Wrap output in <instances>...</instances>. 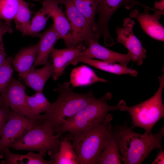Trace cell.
<instances>
[{
  "mask_svg": "<svg viewBox=\"0 0 164 164\" xmlns=\"http://www.w3.org/2000/svg\"><path fill=\"white\" fill-rule=\"evenodd\" d=\"M50 58L47 63L40 68L30 69L22 79L25 84L36 92H43L48 79L52 76L53 68Z\"/></svg>",
  "mask_w": 164,
  "mask_h": 164,
  "instance_id": "17",
  "label": "cell"
},
{
  "mask_svg": "<svg viewBox=\"0 0 164 164\" xmlns=\"http://www.w3.org/2000/svg\"><path fill=\"white\" fill-rule=\"evenodd\" d=\"M159 77V87L151 97L132 107L125 106L119 109L128 112L132 120V129L138 127L144 129V133L149 134L155 124L164 116L162 92L164 86V73Z\"/></svg>",
  "mask_w": 164,
  "mask_h": 164,
  "instance_id": "6",
  "label": "cell"
},
{
  "mask_svg": "<svg viewBox=\"0 0 164 164\" xmlns=\"http://www.w3.org/2000/svg\"><path fill=\"white\" fill-rule=\"evenodd\" d=\"M70 84V81L58 84L54 90L58 92V97L42 114L41 122L48 125L54 131L85 107L95 97L91 91L84 94L74 92Z\"/></svg>",
  "mask_w": 164,
  "mask_h": 164,
  "instance_id": "3",
  "label": "cell"
},
{
  "mask_svg": "<svg viewBox=\"0 0 164 164\" xmlns=\"http://www.w3.org/2000/svg\"><path fill=\"white\" fill-rule=\"evenodd\" d=\"M61 4L66 9V13L70 21L71 37L74 47L88 42L94 39V32L86 18L71 0H62Z\"/></svg>",
  "mask_w": 164,
  "mask_h": 164,
  "instance_id": "8",
  "label": "cell"
},
{
  "mask_svg": "<svg viewBox=\"0 0 164 164\" xmlns=\"http://www.w3.org/2000/svg\"><path fill=\"white\" fill-rule=\"evenodd\" d=\"M11 111L10 107L5 103L0 107V137L5 124L9 119Z\"/></svg>",
  "mask_w": 164,
  "mask_h": 164,
  "instance_id": "30",
  "label": "cell"
},
{
  "mask_svg": "<svg viewBox=\"0 0 164 164\" xmlns=\"http://www.w3.org/2000/svg\"><path fill=\"white\" fill-rule=\"evenodd\" d=\"M38 49V43L22 48L12 59V64L20 79L32 68L36 60Z\"/></svg>",
  "mask_w": 164,
  "mask_h": 164,
  "instance_id": "18",
  "label": "cell"
},
{
  "mask_svg": "<svg viewBox=\"0 0 164 164\" xmlns=\"http://www.w3.org/2000/svg\"><path fill=\"white\" fill-rule=\"evenodd\" d=\"M4 153L5 158L1 162L2 164H54L52 160L46 161L41 154L32 151L25 155L18 154L12 152L7 147Z\"/></svg>",
  "mask_w": 164,
  "mask_h": 164,
  "instance_id": "20",
  "label": "cell"
},
{
  "mask_svg": "<svg viewBox=\"0 0 164 164\" xmlns=\"http://www.w3.org/2000/svg\"><path fill=\"white\" fill-rule=\"evenodd\" d=\"M88 46L79 54L78 56L98 59L109 63H118L126 66L130 61H133V56L129 52L122 54L113 51L101 46L98 41L94 38L89 42Z\"/></svg>",
  "mask_w": 164,
  "mask_h": 164,
  "instance_id": "12",
  "label": "cell"
},
{
  "mask_svg": "<svg viewBox=\"0 0 164 164\" xmlns=\"http://www.w3.org/2000/svg\"><path fill=\"white\" fill-rule=\"evenodd\" d=\"M31 14L28 3L24 0H20L19 7L14 20L16 29L22 33V36L29 26Z\"/></svg>",
  "mask_w": 164,
  "mask_h": 164,
  "instance_id": "25",
  "label": "cell"
},
{
  "mask_svg": "<svg viewBox=\"0 0 164 164\" xmlns=\"http://www.w3.org/2000/svg\"><path fill=\"white\" fill-rule=\"evenodd\" d=\"M49 18V16L41 7L36 13L31 21L28 29L23 36H36L44 28Z\"/></svg>",
  "mask_w": 164,
  "mask_h": 164,
  "instance_id": "27",
  "label": "cell"
},
{
  "mask_svg": "<svg viewBox=\"0 0 164 164\" xmlns=\"http://www.w3.org/2000/svg\"><path fill=\"white\" fill-rule=\"evenodd\" d=\"M122 162L116 135L113 131L107 145L97 162L98 164H120Z\"/></svg>",
  "mask_w": 164,
  "mask_h": 164,
  "instance_id": "23",
  "label": "cell"
},
{
  "mask_svg": "<svg viewBox=\"0 0 164 164\" xmlns=\"http://www.w3.org/2000/svg\"><path fill=\"white\" fill-rule=\"evenodd\" d=\"M38 122H40L30 119L11 109L9 117L0 137V159L4 156V150L6 147Z\"/></svg>",
  "mask_w": 164,
  "mask_h": 164,
  "instance_id": "9",
  "label": "cell"
},
{
  "mask_svg": "<svg viewBox=\"0 0 164 164\" xmlns=\"http://www.w3.org/2000/svg\"><path fill=\"white\" fill-rule=\"evenodd\" d=\"M159 149L156 157L152 162V164H164V151L162 147Z\"/></svg>",
  "mask_w": 164,
  "mask_h": 164,
  "instance_id": "31",
  "label": "cell"
},
{
  "mask_svg": "<svg viewBox=\"0 0 164 164\" xmlns=\"http://www.w3.org/2000/svg\"><path fill=\"white\" fill-rule=\"evenodd\" d=\"M20 0H0V19L9 26L18 10Z\"/></svg>",
  "mask_w": 164,
  "mask_h": 164,
  "instance_id": "26",
  "label": "cell"
},
{
  "mask_svg": "<svg viewBox=\"0 0 164 164\" xmlns=\"http://www.w3.org/2000/svg\"><path fill=\"white\" fill-rule=\"evenodd\" d=\"M55 133L48 125L38 122L8 147L17 151H37L43 156L47 153L50 156L58 150L61 142V135Z\"/></svg>",
  "mask_w": 164,
  "mask_h": 164,
  "instance_id": "5",
  "label": "cell"
},
{
  "mask_svg": "<svg viewBox=\"0 0 164 164\" xmlns=\"http://www.w3.org/2000/svg\"><path fill=\"white\" fill-rule=\"evenodd\" d=\"M88 20L94 32L95 30L96 12L100 0H71Z\"/></svg>",
  "mask_w": 164,
  "mask_h": 164,
  "instance_id": "24",
  "label": "cell"
},
{
  "mask_svg": "<svg viewBox=\"0 0 164 164\" xmlns=\"http://www.w3.org/2000/svg\"><path fill=\"white\" fill-rule=\"evenodd\" d=\"M111 98L109 92L99 98L95 97L85 107L80 110L63 125L55 130L60 135L66 132L75 136L103 121L111 111L119 109L126 105L123 100L115 105L109 104L108 101Z\"/></svg>",
  "mask_w": 164,
  "mask_h": 164,
  "instance_id": "4",
  "label": "cell"
},
{
  "mask_svg": "<svg viewBox=\"0 0 164 164\" xmlns=\"http://www.w3.org/2000/svg\"><path fill=\"white\" fill-rule=\"evenodd\" d=\"M25 86L13 78L5 91L0 94L4 102L12 110L30 119L41 122L42 115L35 113L29 106Z\"/></svg>",
  "mask_w": 164,
  "mask_h": 164,
  "instance_id": "7",
  "label": "cell"
},
{
  "mask_svg": "<svg viewBox=\"0 0 164 164\" xmlns=\"http://www.w3.org/2000/svg\"><path fill=\"white\" fill-rule=\"evenodd\" d=\"M27 100L30 109L37 114L45 112L48 109L51 104L43 92H36L34 95L31 96L27 95Z\"/></svg>",
  "mask_w": 164,
  "mask_h": 164,
  "instance_id": "28",
  "label": "cell"
},
{
  "mask_svg": "<svg viewBox=\"0 0 164 164\" xmlns=\"http://www.w3.org/2000/svg\"><path fill=\"white\" fill-rule=\"evenodd\" d=\"M114 132L122 161L125 164H141L153 150L162 147L164 126L155 134L136 133L126 125L119 126Z\"/></svg>",
  "mask_w": 164,
  "mask_h": 164,
  "instance_id": "1",
  "label": "cell"
},
{
  "mask_svg": "<svg viewBox=\"0 0 164 164\" xmlns=\"http://www.w3.org/2000/svg\"><path fill=\"white\" fill-rule=\"evenodd\" d=\"M136 5L148 7L137 0H100L96 12L98 16L97 26L101 29L107 28L111 18L119 7L124 5L126 9H130Z\"/></svg>",
  "mask_w": 164,
  "mask_h": 164,
  "instance_id": "14",
  "label": "cell"
},
{
  "mask_svg": "<svg viewBox=\"0 0 164 164\" xmlns=\"http://www.w3.org/2000/svg\"><path fill=\"white\" fill-rule=\"evenodd\" d=\"M84 44L73 48L59 49L53 48L51 53L53 61V72L52 75L54 80H57L63 73L68 65L79 54L86 48Z\"/></svg>",
  "mask_w": 164,
  "mask_h": 164,
  "instance_id": "15",
  "label": "cell"
},
{
  "mask_svg": "<svg viewBox=\"0 0 164 164\" xmlns=\"http://www.w3.org/2000/svg\"><path fill=\"white\" fill-rule=\"evenodd\" d=\"M164 0H161L159 2L156 1L154 4L155 8L159 10L164 11Z\"/></svg>",
  "mask_w": 164,
  "mask_h": 164,
  "instance_id": "33",
  "label": "cell"
},
{
  "mask_svg": "<svg viewBox=\"0 0 164 164\" xmlns=\"http://www.w3.org/2000/svg\"><path fill=\"white\" fill-rule=\"evenodd\" d=\"M143 12L140 13L137 9L132 10L129 15L137 19L143 31L152 38L162 41H164V28L159 20L164 11L157 10L150 15L148 9L144 8Z\"/></svg>",
  "mask_w": 164,
  "mask_h": 164,
  "instance_id": "13",
  "label": "cell"
},
{
  "mask_svg": "<svg viewBox=\"0 0 164 164\" xmlns=\"http://www.w3.org/2000/svg\"><path fill=\"white\" fill-rule=\"evenodd\" d=\"M62 0H43L42 8L50 17L52 18L54 28L64 41L67 48L75 47L71 37V30L69 20L59 5Z\"/></svg>",
  "mask_w": 164,
  "mask_h": 164,
  "instance_id": "11",
  "label": "cell"
},
{
  "mask_svg": "<svg viewBox=\"0 0 164 164\" xmlns=\"http://www.w3.org/2000/svg\"><path fill=\"white\" fill-rule=\"evenodd\" d=\"M54 164H78V156L71 142L66 137L61 138L59 149L50 156Z\"/></svg>",
  "mask_w": 164,
  "mask_h": 164,
  "instance_id": "21",
  "label": "cell"
},
{
  "mask_svg": "<svg viewBox=\"0 0 164 164\" xmlns=\"http://www.w3.org/2000/svg\"><path fill=\"white\" fill-rule=\"evenodd\" d=\"M122 27L116 28V41L111 45L119 43L123 44L133 57V61L139 65L143 63L146 57V50L142 46V43L134 34L133 29L135 22L130 18L123 19Z\"/></svg>",
  "mask_w": 164,
  "mask_h": 164,
  "instance_id": "10",
  "label": "cell"
},
{
  "mask_svg": "<svg viewBox=\"0 0 164 164\" xmlns=\"http://www.w3.org/2000/svg\"><path fill=\"white\" fill-rule=\"evenodd\" d=\"M12 58L7 57L0 66V94L4 92L13 78Z\"/></svg>",
  "mask_w": 164,
  "mask_h": 164,
  "instance_id": "29",
  "label": "cell"
},
{
  "mask_svg": "<svg viewBox=\"0 0 164 164\" xmlns=\"http://www.w3.org/2000/svg\"><path fill=\"white\" fill-rule=\"evenodd\" d=\"M80 62L117 75L129 74L131 76L136 77L138 74V72L136 70L128 68L127 66L116 63H107L82 56L76 57L71 62L70 64L75 65Z\"/></svg>",
  "mask_w": 164,
  "mask_h": 164,
  "instance_id": "19",
  "label": "cell"
},
{
  "mask_svg": "<svg viewBox=\"0 0 164 164\" xmlns=\"http://www.w3.org/2000/svg\"><path fill=\"white\" fill-rule=\"evenodd\" d=\"M98 81L106 82L107 81L98 77L94 71L85 66L74 69L71 74L70 82L73 87Z\"/></svg>",
  "mask_w": 164,
  "mask_h": 164,
  "instance_id": "22",
  "label": "cell"
},
{
  "mask_svg": "<svg viewBox=\"0 0 164 164\" xmlns=\"http://www.w3.org/2000/svg\"><path fill=\"white\" fill-rule=\"evenodd\" d=\"M112 119V115L108 114L103 121L77 135L67 136L78 156L80 164H97L113 132Z\"/></svg>",
  "mask_w": 164,
  "mask_h": 164,
  "instance_id": "2",
  "label": "cell"
},
{
  "mask_svg": "<svg viewBox=\"0 0 164 164\" xmlns=\"http://www.w3.org/2000/svg\"><path fill=\"white\" fill-rule=\"evenodd\" d=\"M36 36L39 38L38 43V49L35 62L31 69L36 66L45 65L56 42L61 39L60 36L51 25L46 31L39 33Z\"/></svg>",
  "mask_w": 164,
  "mask_h": 164,
  "instance_id": "16",
  "label": "cell"
},
{
  "mask_svg": "<svg viewBox=\"0 0 164 164\" xmlns=\"http://www.w3.org/2000/svg\"><path fill=\"white\" fill-rule=\"evenodd\" d=\"M7 57L2 41V38L0 39V66Z\"/></svg>",
  "mask_w": 164,
  "mask_h": 164,
  "instance_id": "32",
  "label": "cell"
},
{
  "mask_svg": "<svg viewBox=\"0 0 164 164\" xmlns=\"http://www.w3.org/2000/svg\"><path fill=\"white\" fill-rule=\"evenodd\" d=\"M4 102L2 100L1 97L0 96V107L2 106V105L4 103Z\"/></svg>",
  "mask_w": 164,
  "mask_h": 164,
  "instance_id": "34",
  "label": "cell"
}]
</instances>
